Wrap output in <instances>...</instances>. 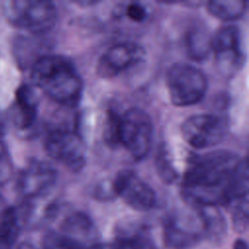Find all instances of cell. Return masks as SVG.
Returning a JSON list of instances; mask_svg holds the SVG:
<instances>
[{"mask_svg":"<svg viewBox=\"0 0 249 249\" xmlns=\"http://www.w3.org/2000/svg\"><path fill=\"white\" fill-rule=\"evenodd\" d=\"M181 196L192 207H227L248 196L247 159L229 150L193 155L181 180Z\"/></svg>","mask_w":249,"mask_h":249,"instance_id":"obj_1","label":"cell"},{"mask_svg":"<svg viewBox=\"0 0 249 249\" xmlns=\"http://www.w3.org/2000/svg\"><path fill=\"white\" fill-rule=\"evenodd\" d=\"M31 81L56 103L77 107L84 92V81L75 65L63 55L44 54L31 66Z\"/></svg>","mask_w":249,"mask_h":249,"instance_id":"obj_2","label":"cell"},{"mask_svg":"<svg viewBox=\"0 0 249 249\" xmlns=\"http://www.w3.org/2000/svg\"><path fill=\"white\" fill-rule=\"evenodd\" d=\"M3 13L11 25L35 35L51 30L57 19L55 5L48 0H11Z\"/></svg>","mask_w":249,"mask_h":249,"instance_id":"obj_3","label":"cell"},{"mask_svg":"<svg viewBox=\"0 0 249 249\" xmlns=\"http://www.w3.org/2000/svg\"><path fill=\"white\" fill-rule=\"evenodd\" d=\"M165 84L170 102L177 107L197 104L208 88L205 74L197 67L183 62L174 63L168 68Z\"/></svg>","mask_w":249,"mask_h":249,"instance_id":"obj_4","label":"cell"},{"mask_svg":"<svg viewBox=\"0 0 249 249\" xmlns=\"http://www.w3.org/2000/svg\"><path fill=\"white\" fill-rule=\"evenodd\" d=\"M154 125L150 115L139 108H130L119 116L118 143L136 160L144 159L153 144Z\"/></svg>","mask_w":249,"mask_h":249,"instance_id":"obj_5","label":"cell"},{"mask_svg":"<svg viewBox=\"0 0 249 249\" xmlns=\"http://www.w3.org/2000/svg\"><path fill=\"white\" fill-rule=\"evenodd\" d=\"M48 156L72 172L81 171L87 162V151L81 134L76 129L56 126L51 129L44 141Z\"/></svg>","mask_w":249,"mask_h":249,"instance_id":"obj_6","label":"cell"},{"mask_svg":"<svg viewBox=\"0 0 249 249\" xmlns=\"http://www.w3.org/2000/svg\"><path fill=\"white\" fill-rule=\"evenodd\" d=\"M211 53L219 72L227 78L234 76L245 61L240 29L233 24L221 26L211 37Z\"/></svg>","mask_w":249,"mask_h":249,"instance_id":"obj_7","label":"cell"},{"mask_svg":"<svg viewBox=\"0 0 249 249\" xmlns=\"http://www.w3.org/2000/svg\"><path fill=\"white\" fill-rule=\"evenodd\" d=\"M184 141L191 147L201 150L220 144L228 132V122L215 114H196L187 118L180 127Z\"/></svg>","mask_w":249,"mask_h":249,"instance_id":"obj_8","label":"cell"},{"mask_svg":"<svg viewBox=\"0 0 249 249\" xmlns=\"http://www.w3.org/2000/svg\"><path fill=\"white\" fill-rule=\"evenodd\" d=\"M111 187L114 196L120 197L135 211H150L157 204L156 192L134 170L123 169L119 171Z\"/></svg>","mask_w":249,"mask_h":249,"instance_id":"obj_9","label":"cell"},{"mask_svg":"<svg viewBox=\"0 0 249 249\" xmlns=\"http://www.w3.org/2000/svg\"><path fill=\"white\" fill-rule=\"evenodd\" d=\"M146 57L145 49L135 42H121L109 47L98 58L96 75L101 79L110 80L121 75Z\"/></svg>","mask_w":249,"mask_h":249,"instance_id":"obj_10","label":"cell"},{"mask_svg":"<svg viewBox=\"0 0 249 249\" xmlns=\"http://www.w3.org/2000/svg\"><path fill=\"white\" fill-rule=\"evenodd\" d=\"M57 172L49 162L31 160L21 169L17 180L18 194L30 200L47 196L55 186Z\"/></svg>","mask_w":249,"mask_h":249,"instance_id":"obj_11","label":"cell"},{"mask_svg":"<svg viewBox=\"0 0 249 249\" xmlns=\"http://www.w3.org/2000/svg\"><path fill=\"white\" fill-rule=\"evenodd\" d=\"M58 231L90 247L98 242V231L92 219L83 211L66 214L59 223Z\"/></svg>","mask_w":249,"mask_h":249,"instance_id":"obj_12","label":"cell"},{"mask_svg":"<svg viewBox=\"0 0 249 249\" xmlns=\"http://www.w3.org/2000/svg\"><path fill=\"white\" fill-rule=\"evenodd\" d=\"M39 98L33 87L23 84L16 92V100L12 113L13 121L21 130L32 127L38 116Z\"/></svg>","mask_w":249,"mask_h":249,"instance_id":"obj_13","label":"cell"},{"mask_svg":"<svg viewBox=\"0 0 249 249\" xmlns=\"http://www.w3.org/2000/svg\"><path fill=\"white\" fill-rule=\"evenodd\" d=\"M202 238L201 231L188 227L175 217H170L163 223L162 242L166 249H191Z\"/></svg>","mask_w":249,"mask_h":249,"instance_id":"obj_14","label":"cell"},{"mask_svg":"<svg viewBox=\"0 0 249 249\" xmlns=\"http://www.w3.org/2000/svg\"><path fill=\"white\" fill-rule=\"evenodd\" d=\"M112 244L114 249H159L146 227L131 222L117 226L115 241Z\"/></svg>","mask_w":249,"mask_h":249,"instance_id":"obj_15","label":"cell"},{"mask_svg":"<svg viewBox=\"0 0 249 249\" xmlns=\"http://www.w3.org/2000/svg\"><path fill=\"white\" fill-rule=\"evenodd\" d=\"M201 225V233L213 244H220L227 235V221L218 206L193 207Z\"/></svg>","mask_w":249,"mask_h":249,"instance_id":"obj_16","label":"cell"},{"mask_svg":"<svg viewBox=\"0 0 249 249\" xmlns=\"http://www.w3.org/2000/svg\"><path fill=\"white\" fill-rule=\"evenodd\" d=\"M211 35L201 26H193L186 32L185 48L189 57L196 61H202L211 53Z\"/></svg>","mask_w":249,"mask_h":249,"instance_id":"obj_17","label":"cell"},{"mask_svg":"<svg viewBox=\"0 0 249 249\" xmlns=\"http://www.w3.org/2000/svg\"><path fill=\"white\" fill-rule=\"evenodd\" d=\"M246 9L245 0H211L206 3L207 12L223 21H232L242 18Z\"/></svg>","mask_w":249,"mask_h":249,"instance_id":"obj_18","label":"cell"},{"mask_svg":"<svg viewBox=\"0 0 249 249\" xmlns=\"http://www.w3.org/2000/svg\"><path fill=\"white\" fill-rule=\"evenodd\" d=\"M155 167L160 178L166 184H173L179 178L173 158L168 146L161 143L155 157Z\"/></svg>","mask_w":249,"mask_h":249,"instance_id":"obj_19","label":"cell"},{"mask_svg":"<svg viewBox=\"0 0 249 249\" xmlns=\"http://www.w3.org/2000/svg\"><path fill=\"white\" fill-rule=\"evenodd\" d=\"M89 247L77 239L58 231H48L42 240L40 249H89Z\"/></svg>","mask_w":249,"mask_h":249,"instance_id":"obj_20","label":"cell"},{"mask_svg":"<svg viewBox=\"0 0 249 249\" xmlns=\"http://www.w3.org/2000/svg\"><path fill=\"white\" fill-rule=\"evenodd\" d=\"M233 230L238 233L246 232L248 229V196L231 201L228 206Z\"/></svg>","mask_w":249,"mask_h":249,"instance_id":"obj_21","label":"cell"},{"mask_svg":"<svg viewBox=\"0 0 249 249\" xmlns=\"http://www.w3.org/2000/svg\"><path fill=\"white\" fill-rule=\"evenodd\" d=\"M13 172L12 159L8 149L0 140V185L9 181Z\"/></svg>","mask_w":249,"mask_h":249,"instance_id":"obj_22","label":"cell"},{"mask_svg":"<svg viewBox=\"0 0 249 249\" xmlns=\"http://www.w3.org/2000/svg\"><path fill=\"white\" fill-rule=\"evenodd\" d=\"M125 17L136 23L144 22L149 16L148 9L139 2H130L125 6Z\"/></svg>","mask_w":249,"mask_h":249,"instance_id":"obj_23","label":"cell"},{"mask_svg":"<svg viewBox=\"0 0 249 249\" xmlns=\"http://www.w3.org/2000/svg\"><path fill=\"white\" fill-rule=\"evenodd\" d=\"M232 249H248L247 241L242 238H237L232 244Z\"/></svg>","mask_w":249,"mask_h":249,"instance_id":"obj_24","label":"cell"},{"mask_svg":"<svg viewBox=\"0 0 249 249\" xmlns=\"http://www.w3.org/2000/svg\"><path fill=\"white\" fill-rule=\"evenodd\" d=\"M5 132H6V120H5L4 113L0 109V139L4 136Z\"/></svg>","mask_w":249,"mask_h":249,"instance_id":"obj_25","label":"cell"},{"mask_svg":"<svg viewBox=\"0 0 249 249\" xmlns=\"http://www.w3.org/2000/svg\"><path fill=\"white\" fill-rule=\"evenodd\" d=\"M89 249H114V247H113V244L97 242V243L93 244L92 246H90Z\"/></svg>","mask_w":249,"mask_h":249,"instance_id":"obj_26","label":"cell"}]
</instances>
